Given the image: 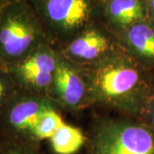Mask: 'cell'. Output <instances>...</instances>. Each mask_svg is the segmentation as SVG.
Instances as JSON below:
<instances>
[{
    "label": "cell",
    "mask_w": 154,
    "mask_h": 154,
    "mask_svg": "<svg viewBox=\"0 0 154 154\" xmlns=\"http://www.w3.org/2000/svg\"><path fill=\"white\" fill-rule=\"evenodd\" d=\"M122 50L146 69L154 68V22L148 18L116 35Z\"/></svg>",
    "instance_id": "obj_9"
},
{
    "label": "cell",
    "mask_w": 154,
    "mask_h": 154,
    "mask_svg": "<svg viewBox=\"0 0 154 154\" xmlns=\"http://www.w3.org/2000/svg\"><path fill=\"white\" fill-rule=\"evenodd\" d=\"M50 44L59 50L101 17L105 0H28Z\"/></svg>",
    "instance_id": "obj_3"
},
{
    "label": "cell",
    "mask_w": 154,
    "mask_h": 154,
    "mask_svg": "<svg viewBox=\"0 0 154 154\" xmlns=\"http://www.w3.org/2000/svg\"><path fill=\"white\" fill-rule=\"evenodd\" d=\"M103 18L115 35L147 18L143 0H105Z\"/></svg>",
    "instance_id": "obj_10"
},
{
    "label": "cell",
    "mask_w": 154,
    "mask_h": 154,
    "mask_svg": "<svg viewBox=\"0 0 154 154\" xmlns=\"http://www.w3.org/2000/svg\"><path fill=\"white\" fill-rule=\"evenodd\" d=\"M0 154H41L39 147L0 140Z\"/></svg>",
    "instance_id": "obj_14"
},
{
    "label": "cell",
    "mask_w": 154,
    "mask_h": 154,
    "mask_svg": "<svg viewBox=\"0 0 154 154\" xmlns=\"http://www.w3.org/2000/svg\"><path fill=\"white\" fill-rule=\"evenodd\" d=\"M59 51L50 43L39 45L7 70L20 90L48 96Z\"/></svg>",
    "instance_id": "obj_6"
},
{
    "label": "cell",
    "mask_w": 154,
    "mask_h": 154,
    "mask_svg": "<svg viewBox=\"0 0 154 154\" xmlns=\"http://www.w3.org/2000/svg\"><path fill=\"white\" fill-rule=\"evenodd\" d=\"M48 97L60 110L69 112H78L93 105L82 68L66 59L60 52Z\"/></svg>",
    "instance_id": "obj_7"
},
{
    "label": "cell",
    "mask_w": 154,
    "mask_h": 154,
    "mask_svg": "<svg viewBox=\"0 0 154 154\" xmlns=\"http://www.w3.org/2000/svg\"><path fill=\"white\" fill-rule=\"evenodd\" d=\"M8 0H0V11H1V9H2V7L3 5L5 4V2H7Z\"/></svg>",
    "instance_id": "obj_17"
},
{
    "label": "cell",
    "mask_w": 154,
    "mask_h": 154,
    "mask_svg": "<svg viewBox=\"0 0 154 154\" xmlns=\"http://www.w3.org/2000/svg\"><path fill=\"white\" fill-rule=\"evenodd\" d=\"M87 144L89 154H154V129L135 117L99 118Z\"/></svg>",
    "instance_id": "obj_4"
},
{
    "label": "cell",
    "mask_w": 154,
    "mask_h": 154,
    "mask_svg": "<svg viewBox=\"0 0 154 154\" xmlns=\"http://www.w3.org/2000/svg\"><path fill=\"white\" fill-rule=\"evenodd\" d=\"M64 123L58 107L51 108L45 113L39 122L37 131V139L40 144L43 140H49L56 131Z\"/></svg>",
    "instance_id": "obj_12"
},
{
    "label": "cell",
    "mask_w": 154,
    "mask_h": 154,
    "mask_svg": "<svg viewBox=\"0 0 154 154\" xmlns=\"http://www.w3.org/2000/svg\"><path fill=\"white\" fill-rule=\"evenodd\" d=\"M18 90L7 69L0 68V113Z\"/></svg>",
    "instance_id": "obj_13"
},
{
    "label": "cell",
    "mask_w": 154,
    "mask_h": 154,
    "mask_svg": "<svg viewBox=\"0 0 154 154\" xmlns=\"http://www.w3.org/2000/svg\"><path fill=\"white\" fill-rule=\"evenodd\" d=\"M146 10L147 18L154 22V0H143Z\"/></svg>",
    "instance_id": "obj_16"
},
{
    "label": "cell",
    "mask_w": 154,
    "mask_h": 154,
    "mask_svg": "<svg viewBox=\"0 0 154 154\" xmlns=\"http://www.w3.org/2000/svg\"><path fill=\"white\" fill-rule=\"evenodd\" d=\"M48 140L55 154H75L87 144L88 135L82 128L64 122Z\"/></svg>",
    "instance_id": "obj_11"
},
{
    "label": "cell",
    "mask_w": 154,
    "mask_h": 154,
    "mask_svg": "<svg viewBox=\"0 0 154 154\" xmlns=\"http://www.w3.org/2000/svg\"><path fill=\"white\" fill-rule=\"evenodd\" d=\"M122 49L117 38L106 26L96 23L58 50L66 59L77 66L91 65Z\"/></svg>",
    "instance_id": "obj_8"
},
{
    "label": "cell",
    "mask_w": 154,
    "mask_h": 154,
    "mask_svg": "<svg viewBox=\"0 0 154 154\" xmlns=\"http://www.w3.org/2000/svg\"><path fill=\"white\" fill-rule=\"evenodd\" d=\"M81 68L92 105L109 107L135 118L141 114L153 88L146 75L147 69L122 50Z\"/></svg>",
    "instance_id": "obj_1"
},
{
    "label": "cell",
    "mask_w": 154,
    "mask_h": 154,
    "mask_svg": "<svg viewBox=\"0 0 154 154\" xmlns=\"http://www.w3.org/2000/svg\"><path fill=\"white\" fill-rule=\"evenodd\" d=\"M54 107L58 106L48 96L18 89L0 113V140L39 147L38 124Z\"/></svg>",
    "instance_id": "obj_5"
},
{
    "label": "cell",
    "mask_w": 154,
    "mask_h": 154,
    "mask_svg": "<svg viewBox=\"0 0 154 154\" xmlns=\"http://www.w3.org/2000/svg\"><path fill=\"white\" fill-rule=\"evenodd\" d=\"M50 43L44 27L28 0H8L0 11V68L8 69Z\"/></svg>",
    "instance_id": "obj_2"
},
{
    "label": "cell",
    "mask_w": 154,
    "mask_h": 154,
    "mask_svg": "<svg viewBox=\"0 0 154 154\" xmlns=\"http://www.w3.org/2000/svg\"><path fill=\"white\" fill-rule=\"evenodd\" d=\"M137 119L143 122L144 123L154 129V89L150 95L141 114L138 116Z\"/></svg>",
    "instance_id": "obj_15"
}]
</instances>
